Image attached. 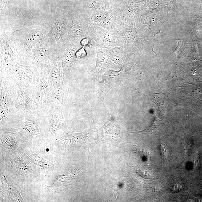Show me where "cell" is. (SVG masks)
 Segmentation results:
<instances>
[{"mask_svg": "<svg viewBox=\"0 0 202 202\" xmlns=\"http://www.w3.org/2000/svg\"><path fill=\"white\" fill-rule=\"evenodd\" d=\"M90 43V40L88 38H84L81 41V43L83 47H86Z\"/></svg>", "mask_w": 202, "mask_h": 202, "instance_id": "9c48e42d", "label": "cell"}, {"mask_svg": "<svg viewBox=\"0 0 202 202\" xmlns=\"http://www.w3.org/2000/svg\"><path fill=\"white\" fill-rule=\"evenodd\" d=\"M52 31L55 37L58 39L60 38L63 32V25L59 21L56 22L52 27Z\"/></svg>", "mask_w": 202, "mask_h": 202, "instance_id": "6da1fadb", "label": "cell"}, {"mask_svg": "<svg viewBox=\"0 0 202 202\" xmlns=\"http://www.w3.org/2000/svg\"><path fill=\"white\" fill-rule=\"evenodd\" d=\"M76 57L78 58H81L86 56V52L84 48L80 49L76 53Z\"/></svg>", "mask_w": 202, "mask_h": 202, "instance_id": "52a82bcc", "label": "cell"}, {"mask_svg": "<svg viewBox=\"0 0 202 202\" xmlns=\"http://www.w3.org/2000/svg\"><path fill=\"white\" fill-rule=\"evenodd\" d=\"M81 31L80 29L74 28L70 31V35L73 36H76L80 34Z\"/></svg>", "mask_w": 202, "mask_h": 202, "instance_id": "ba28073f", "label": "cell"}, {"mask_svg": "<svg viewBox=\"0 0 202 202\" xmlns=\"http://www.w3.org/2000/svg\"><path fill=\"white\" fill-rule=\"evenodd\" d=\"M45 49L42 47H39L35 50V54L37 57L43 56L45 54Z\"/></svg>", "mask_w": 202, "mask_h": 202, "instance_id": "8992f818", "label": "cell"}, {"mask_svg": "<svg viewBox=\"0 0 202 202\" xmlns=\"http://www.w3.org/2000/svg\"><path fill=\"white\" fill-rule=\"evenodd\" d=\"M2 145L8 148L13 147L14 144L13 139L11 140L10 138H8V140H7V138H6V139L3 140V141H2Z\"/></svg>", "mask_w": 202, "mask_h": 202, "instance_id": "5b68a950", "label": "cell"}, {"mask_svg": "<svg viewBox=\"0 0 202 202\" xmlns=\"http://www.w3.org/2000/svg\"><path fill=\"white\" fill-rule=\"evenodd\" d=\"M103 41L106 44L111 45L114 43V39L112 36L109 34H105L103 35Z\"/></svg>", "mask_w": 202, "mask_h": 202, "instance_id": "3957f363", "label": "cell"}, {"mask_svg": "<svg viewBox=\"0 0 202 202\" xmlns=\"http://www.w3.org/2000/svg\"><path fill=\"white\" fill-rule=\"evenodd\" d=\"M43 37V34L40 31H34L30 34L28 40L31 45L36 44Z\"/></svg>", "mask_w": 202, "mask_h": 202, "instance_id": "7a4b0ae2", "label": "cell"}, {"mask_svg": "<svg viewBox=\"0 0 202 202\" xmlns=\"http://www.w3.org/2000/svg\"><path fill=\"white\" fill-rule=\"evenodd\" d=\"M177 42H178V45H177V47H176V48L175 49V50L174 51L173 53H174V52H175V51H176V50H177V48H178L179 45V42L178 41H177Z\"/></svg>", "mask_w": 202, "mask_h": 202, "instance_id": "30bf717a", "label": "cell"}, {"mask_svg": "<svg viewBox=\"0 0 202 202\" xmlns=\"http://www.w3.org/2000/svg\"><path fill=\"white\" fill-rule=\"evenodd\" d=\"M52 76L53 77L54 81H55L56 84L59 83V72L57 68H53L52 70Z\"/></svg>", "mask_w": 202, "mask_h": 202, "instance_id": "277c9868", "label": "cell"}]
</instances>
